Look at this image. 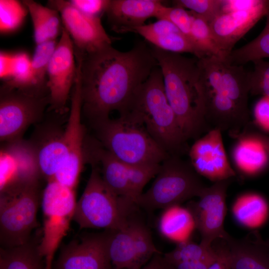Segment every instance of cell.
Returning a JSON list of instances; mask_svg holds the SVG:
<instances>
[{"instance_id":"1","label":"cell","mask_w":269,"mask_h":269,"mask_svg":"<svg viewBox=\"0 0 269 269\" xmlns=\"http://www.w3.org/2000/svg\"><path fill=\"white\" fill-rule=\"evenodd\" d=\"M79 66L82 115L91 124L109 118L114 111L128 110L134 97L157 65L145 43L127 51L112 45L82 54L74 50Z\"/></svg>"},{"instance_id":"2","label":"cell","mask_w":269,"mask_h":269,"mask_svg":"<svg viewBox=\"0 0 269 269\" xmlns=\"http://www.w3.org/2000/svg\"><path fill=\"white\" fill-rule=\"evenodd\" d=\"M151 49L161 71L167 99L184 136L187 140L199 138L212 129L205 119L198 58L154 46Z\"/></svg>"},{"instance_id":"3","label":"cell","mask_w":269,"mask_h":269,"mask_svg":"<svg viewBox=\"0 0 269 269\" xmlns=\"http://www.w3.org/2000/svg\"><path fill=\"white\" fill-rule=\"evenodd\" d=\"M127 111L140 121L151 137L169 155L181 156L188 152V140L167 99L158 66L138 89Z\"/></svg>"},{"instance_id":"4","label":"cell","mask_w":269,"mask_h":269,"mask_svg":"<svg viewBox=\"0 0 269 269\" xmlns=\"http://www.w3.org/2000/svg\"><path fill=\"white\" fill-rule=\"evenodd\" d=\"M97 140L116 159L132 165L160 164L170 155L131 112L91 123Z\"/></svg>"},{"instance_id":"5","label":"cell","mask_w":269,"mask_h":269,"mask_svg":"<svg viewBox=\"0 0 269 269\" xmlns=\"http://www.w3.org/2000/svg\"><path fill=\"white\" fill-rule=\"evenodd\" d=\"M92 166L85 189L76 203L73 220L80 229L109 230L125 226L134 217L136 204L114 193L103 181L99 168Z\"/></svg>"},{"instance_id":"6","label":"cell","mask_w":269,"mask_h":269,"mask_svg":"<svg viewBox=\"0 0 269 269\" xmlns=\"http://www.w3.org/2000/svg\"><path fill=\"white\" fill-rule=\"evenodd\" d=\"M207 186L190 161L170 155L160 163L150 187L136 200L146 211L164 209L199 197Z\"/></svg>"},{"instance_id":"7","label":"cell","mask_w":269,"mask_h":269,"mask_svg":"<svg viewBox=\"0 0 269 269\" xmlns=\"http://www.w3.org/2000/svg\"><path fill=\"white\" fill-rule=\"evenodd\" d=\"M38 185L14 188L0 192V242L8 248L30 241L37 227Z\"/></svg>"},{"instance_id":"8","label":"cell","mask_w":269,"mask_h":269,"mask_svg":"<svg viewBox=\"0 0 269 269\" xmlns=\"http://www.w3.org/2000/svg\"><path fill=\"white\" fill-rule=\"evenodd\" d=\"M76 200L75 189L54 180L48 181L41 200L43 233L38 250L44 262V269H52L54 256L68 231Z\"/></svg>"},{"instance_id":"9","label":"cell","mask_w":269,"mask_h":269,"mask_svg":"<svg viewBox=\"0 0 269 269\" xmlns=\"http://www.w3.org/2000/svg\"><path fill=\"white\" fill-rule=\"evenodd\" d=\"M85 142V157L101 165L99 169L107 186L116 195L136 203L149 181L157 174L160 164L132 165L116 159L96 140Z\"/></svg>"},{"instance_id":"10","label":"cell","mask_w":269,"mask_h":269,"mask_svg":"<svg viewBox=\"0 0 269 269\" xmlns=\"http://www.w3.org/2000/svg\"><path fill=\"white\" fill-rule=\"evenodd\" d=\"M49 95L12 87L5 83L0 91V139L8 142L21 138L31 125L42 118Z\"/></svg>"},{"instance_id":"11","label":"cell","mask_w":269,"mask_h":269,"mask_svg":"<svg viewBox=\"0 0 269 269\" xmlns=\"http://www.w3.org/2000/svg\"><path fill=\"white\" fill-rule=\"evenodd\" d=\"M82 101L79 68L71 95V106L66 128L64 130L67 156L53 180L75 189L85 160V130L82 123Z\"/></svg>"},{"instance_id":"12","label":"cell","mask_w":269,"mask_h":269,"mask_svg":"<svg viewBox=\"0 0 269 269\" xmlns=\"http://www.w3.org/2000/svg\"><path fill=\"white\" fill-rule=\"evenodd\" d=\"M231 181L229 179L214 182L205 188L198 197L199 200L187 204V208L201 235L200 243L206 248H212L215 240H225L229 235L224 229V223L227 190Z\"/></svg>"},{"instance_id":"13","label":"cell","mask_w":269,"mask_h":269,"mask_svg":"<svg viewBox=\"0 0 269 269\" xmlns=\"http://www.w3.org/2000/svg\"><path fill=\"white\" fill-rule=\"evenodd\" d=\"M47 6L59 13L63 27L71 38L75 50L87 54L112 45V39L100 17L84 14L69 0H50Z\"/></svg>"},{"instance_id":"14","label":"cell","mask_w":269,"mask_h":269,"mask_svg":"<svg viewBox=\"0 0 269 269\" xmlns=\"http://www.w3.org/2000/svg\"><path fill=\"white\" fill-rule=\"evenodd\" d=\"M77 75V64L73 42L63 27L50 60L47 72L49 109L62 114L67 111L66 104Z\"/></svg>"},{"instance_id":"15","label":"cell","mask_w":269,"mask_h":269,"mask_svg":"<svg viewBox=\"0 0 269 269\" xmlns=\"http://www.w3.org/2000/svg\"><path fill=\"white\" fill-rule=\"evenodd\" d=\"M0 192L38 185L41 175L31 141L22 138L6 142L0 153Z\"/></svg>"},{"instance_id":"16","label":"cell","mask_w":269,"mask_h":269,"mask_svg":"<svg viewBox=\"0 0 269 269\" xmlns=\"http://www.w3.org/2000/svg\"><path fill=\"white\" fill-rule=\"evenodd\" d=\"M188 154L189 161L197 173L214 182L236 176L219 129H212L197 139L190 147Z\"/></svg>"},{"instance_id":"17","label":"cell","mask_w":269,"mask_h":269,"mask_svg":"<svg viewBox=\"0 0 269 269\" xmlns=\"http://www.w3.org/2000/svg\"><path fill=\"white\" fill-rule=\"evenodd\" d=\"M269 12V0L249 9L220 13L209 23L220 49L227 57L236 43Z\"/></svg>"},{"instance_id":"18","label":"cell","mask_w":269,"mask_h":269,"mask_svg":"<svg viewBox=\"0 0 269 269\" xmlns=\"http://www.w3.org/2000/svg\"><path fill=\"white\" fill-rule=\"evenodd\" d=\"M56 265L57 269H113L105 232L72 240L63 248Z\"/></svg>"},{"instance_id":"19","label":"cell","mask_w":269,"mask_h":269,"mask_svg":"<svg viewBox=\"0 0 269 269\" xmlns=\"http://www.w3.org/2000/svg\"><path fill=\"white\" fill-rule=\"evenodd\" d=\"M165 6L159 0H110L106 13L113 30L124 33L150 18L158 19Z\"/></svg>"},{"instance_id":"20","label":"cell","mask_w":269,"mask_h":269,"mask_svg":"<svg viewBox=\"0 0 269 269\" xmlns=\"http://www.w3.org/2000/svg\"><path fill=\"white\" fill-rule=\"evenodd\" d=\"M231 269H269V247L257 232L242 239L223 240Z\"/></svg>"},{"instance_id":"21","label":"cell","mask_w":269,"mask_h":269,"mask_svg":"<svg viewBox=\"0 0 269 269\" xmlns=\"http://www.w3.org/2000/svg\"><path fill=\"white\" fill-rule=\"evenodd\" d=\"M129 32L138 34L154 47L162 50L179 54L190 53L200 58L192 41L167 20L157 19L153 23L133 28Z\"/></svg>"},{"instance_id":"22","label":"cell","mask_w":269,"mask_h":269,"mask_svg":"<svg viewBox=\"0 0 269 269\" xmlns=\"http://www.w3.org/2000/svg\"><path fill=\"white\" fill-rule=\"evenodd\" d=\"M34 147L41 175L47 181L54 179L67 156L64 130L52 129L44 133Z\"/></svg>"},{"instance_id":"23","label":"cell","mask_w":269,"mask_h":269,"mask_svg":"<svg viewBox=\"0 0 269 269\" xmlns=\"http://www.w3.org/2000/svg\"><path fill=\"white\" fill-rule=\"evenodd\" d=\"M234 137L237 140L232 154L238 169L247 175L262 171L267 166L269 158L261 141L246 127Z\"/></svg>"},{"instance_id":"24","label":"cell","mask_w":269,"mask_h":269,"mask_svg":"<svg viewBox=\"0 0 269 269\" xmlns=\"http://www.w3.org/2000/svg\"><path fill=\"white\" fill-rule=\"evenodd\" d=\"M125 226L106 230L107 252L113 269H139L134 248L133 219Z\"/></svg>"},{"instance_id":"25","label":"cell","mask_w":269,"mask_h":269,"mask_svg":"<svg viewBox=\"0 0 269 269\" xmlns=\"http://www.w3.org/2000/svg\"><path fill=\"white\" fill-rule=\"evenodd\" d=\"M222 83L219 91L243 110L249 111L248 96L250 94L249 72L243 65L221 62Z\"/></svg>"},{"instance_id":"26","label":"cell","mask_w":269,"mask_h":269,"mask_svg":"<svg viewBox=\"0 0 269 269\" xmlns=\"http://www.w3.org/2000/svg\"><path fill=\"white\" fill-rule=\"evenodd\" d=\"M22 2L31 16L36 45L49 40H56L61 34L63 28L58 11L32 0H24Z\"/></svg>"},{"instance_id":"27","label":"cell","mask_w":269,"mask_h":269,"mask_svg":"<svg viewBox=\"0 0 269 269\" xmlns=\"http://www.w3.org/2000/svg\"><path fill=\"white\" fill-rule=\"evenodd\" d=\"M158 230L167 239L177 243L189 241L195 228L193 216L186 208L175 205L163 209L158 221Z\"/></svg>"},{"instance_id":"28","label":"cell","mask_w":269,"mask_h":269,"mask_svg":"<svg viewBox=\"0 0 269 269\" xmlns=\"http://www.w3.org/2000/svg\"><path fill=\"white\" fill-rule=\"evenodd\" d=\"M235 220L242 226L256 229L267 221L269 206L266 200L256 193H247L239 196L232 206Z\"/></svg>"},{"instance_id":"29","label":"cell","mask_w":269,"mask_h":269,"mask_svg":"<svg viewBox=\"0 0 269 269\" xmlns=\"http://www.w3.org/2000/svg\"><path fill=\"white\" fill-rule=\"evenodd\" d=\"M0 269H44L38 245L28 243L12 248L0 247Z\"/></svg>"},{"instance_id":"30","label":"cell","mask_w":269,"mask_h":269,"mask_svg":"<svg viewBox=\"0 0 269 269\" xmlns=\"http://www.w3.org/2000/svg\"><path fill=\"white\" fill-rule=\"evenodd\" d=\"M265 26L260 34L251 41L233 50L226 58L233 65H243L249 62L269 58V12Z\"/></svg>"},{"instance_id":"31","label":"cell","mask_w":269,"mask_h":269,"mask_svg":"<svg viewBox=\"0 0 269 269\" xmlns=\"http://www.w3.org/2000/svg\"><path fill=\"white\" fill-rule=\"evenodd\" d=\"M57 43L56 40H53L36 45L31 58L32 86L38 93L49 94L48 69Z\"/></svg>"},{"instance_id":"32","label":"cell","mask_w":269,"mask_h":269,"mask_svg":"<svg viewBox=\"0 0 269 269\" xmlns=\"http://www.w3.org/2000/svg\"><path fill=\"white\" fill-rule=\"evenodd\" d=\"M191 12L192 23L190 40L199 52V59L212 56L226 59V55L220 49L214 39L209 23L202 17Z\"/></svg>"},{"instance_id":"33","label":"cell","mask_w":269,"mask_h":269,"mask_svg":"<svg viewBox=\"0 0 269 269\" xmlns=\"http://www.w3.org/2000/svg\"><path fill=\"white\" fill-rule=\"evenodd\" d=\"M217 253L213 247L206 248L201 244L187 241L177 244L172 251L165 254L163 260L168 264L179 262L205 260L215 258Z\"/></svg>"},{"instance_id":"34","label":"cell","mask_w":269,"mask_h":269,"mask_svg":"<svg viewBox=\"0 0 269 269\" xmlns=\"http://www.w3.org/2000/svg\"><path fill=\"white\" fill-rule=\"evenodd\" d=\"M31 66V58L26 53L20 52L12 54L10 76L3 83L13 88L40 94L35 92L32 87Z\"/></svg>"},{"instance_id":"35","label":"cell","mask_w":269,"mask_h":269,"mask_svg":"<svg viewBox=\"0 0 269 269\" xmlns=\"http://www.w3.org/2000/svg\"><path fill=\"white\" fill-rule=\"evenodd\" d=\"M133 224L134 248L139 266L142 268L154 256L161 253L154 245L147 227L135 218Z\"/></svg>"},{"instance_id":"36","label":"cell","mask_w":269,"mask_h":269,"mask_svg":"<svg viewBox=\"0 0 269 269\" xmlns=\"http://www.w3.org/2000/svg\"><path fill=\"white\" fill-rule=\"evenodd\" d=\"M28 12L22 3L16 0H0V25L2 33L12 32L21 25Z\"/></svg>"},{"instance_id":"37","label":"cell","mask_w":269,"mask_h":269,"mask_svg":"<svg viewBox=\"0 0 269 269\" xmlns=\"http://www.w3.org/2000/svg\"><path fill=\"white\" fill-rule=\"evenodd\" d=\"M173 6L188 9L208 23L220 13L222 0H176Z\"/></svg>"},{"instance_id":"38","label":"cell","mask_w":269,"mask_h":269,"mask_svg":"<svg viewBox=\"0 0 269 269\" xmlns=\"http://www.w3.org/2000/svg\"><path fill=\"white\" fill-rule=\"evenodd\" d=\"M253 63L254 69L249 72L250 94L269 97V61L259 59Z\"/></svg>"},{"instance_id":"39","label":"cell","mask_w":269,"mask_h":269,"mask_svg":"<svg viewBox=\"0 0 269 269\" xmlns=\"http://www.w3.org/2000/svg\"><path fill=\"white\" fill-rule=\"evenodd\" d=\"M158 19L170 21L190 40L192 15L190 10L176 6H165Z\"/></svg>"},{"instance_id":"40","label":"cell","mask_w":269,"mask_h":269,"mask_svg":"<svg viewBox=\"0 0 269 269\" xmlns=\"http://www.w3.org/2000/svg\"><path fill=\"white\" fill-rule=\"evenodd\" d=\"M110 0H71V3L88 15L100 17L107 10Z\"/></svg>"},{"instance_id":"41","label":"cell","mask_w":269,"mask_h":269,"mask_svg":"<svg viewBox=\"0 0 269 269\" xmlns=\"http://www.w3.org/2000/svg\"><path fill=\"white\" fill-rule=\"evenodd\" d=\"M256 124L262 130L269 132V97L263 96L254 108Z\"/></svg>"},{"instance_id":"42","label":"cell","mask_w":269,"mask_h":269,"mask_svg":"<svg viewBox=\"0 0 269 269\" xmlns=\"http://www.w3.org/2000/svg\"><path fill=\"white\" fill-rule=\"evenodd\" d=\"M261 0H222L220 13H227L251 9Z\"/></svg>"},{"instance_id":"43","label":"cell","mask_w":269,"mask_h":269,"mask_svg":"<svg viewBox=\"0 0 269 269\" xmlns=\"http://www.w3.org/2000/svg\"><path fill=\"white\" fill-rule=\"evenodd\" d=\"M217 257L214 259L205 260L183 262L173 264H167L172 269H208L209 266L216 260Z\"/></svg>"},{"instance_id":"44","label":"cell","mask_w":269,"mask_h":269,"mask_svg":"<svg viewBox=\"0 0 269 269\" xmlns=\"http://www.w3.org/2000/svg\"><path fill=\"white\" fill-rule=\"evenodd\" d=\"M215 249L217 253V258L208 269H231L224 247Z\"/></svg>"},{"instance_id":"45","label":"cell","mask_w":269,"mask_h":269,"mask_svg":"<svg viewBox=\"0 0 269 269\" xmlns=\"http://www.w3.org/2000/svg\"><path fill=\"white\" fill-rule=\"evenodd\" d=\"M139 269H163L161 254L154 256L145 265Z\"/></svg>"},{"instance_id":"46","label":"cell","mask_w":269,"mask_h":269,"mask_svg":"<svg viewBox=\"0 0 269 269\" xmlns=\"http://www.w3.org/2000/svg\"><path fill=\"white\" fill-rule=\"evenodd\" d=\"M246 128L261 141L267 152L269 158V136L254 131L253 129H251L249 124Z\"/></svg>"},{"instance_id":"47","label":"cell","mask_w":269,"mask_h":269,"mask_svg":"<svg viewBox=\"0 0 269 269\" xmlns=\"http://www.w3.org/2000/svg\"><path fill=\"white\" fill-rule=\"evenodd\" d=\"M162 260L163 269H172V268L169 265H168L167 263H166L165 262L163 261L162 259Z\"/></svg>"},{"instance_id":"48","label":"cell","mask_w":269,"mask_h":269,"mask_svg":"<svg viewBox=\"0 0 269 269\" xmlns=\"http://www.w3.org/2000/svg\"><path fill=\"white\" fill-rule=\"evenodd\" d=\"M268 245H269V241H268Z\"/></svg>"}]
</instances>
